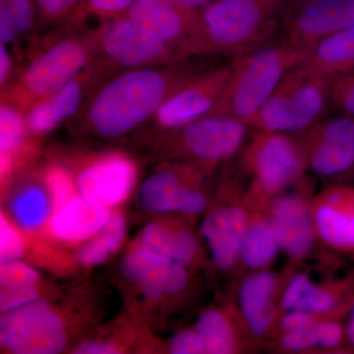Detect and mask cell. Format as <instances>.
Masks as SVG:
<instances>
[{
    "mask_svg": "<svg viewBox=\"0 0 354 354\" xmlns=\"http://www.w3.org/2000/svg\"><path fill=\"white\" fill-rule=\"evenodd\" d=\"M311 211L318 239L354 254V188L329 186L311 201Z\"/></svg>",
    "mask_w": 354,
    "mask_h": 354,
    "instance_id": "obj_19",
    "label": "cell"
},
{
    "mask_svg": "<svg viewBox=\"0 0 354 354\" xmlns=\"http://www.w3.org/2000/svg\"><path fill=\"white\" fill-rule=\"evenodd\" d=\"M315 330L320 348H335L344 341V330L337 319H320L316 324Z\"/></svg>",
    "mask_w": 354,
    "mask_h": 354,
    "instance_id": "obj_39",
    "label": "cell"
},
{
    "mask_svg": "<svg viewBox=\"0 0 354 354\" xmlns=\"http://www.w3.org/2000/svg\"><path fill=\"white\" fill-rule=\"evenodd\" d=\"M186 267L146 249L138 248L123 259L121 272L151 299L181 292L188 285Z\"/></svg>",
    "mask_w": 354,
    "mask_h": 354,
    "instance_id": "obj_21",
    "label": "cell"
},
{
    "mask_svg": "<svg viewBox=\"0 0 354 354\" xmlns=\"http://www.w3.org/2000/svg\"><path fill=\"white\" fill-rule=\"evenodd\" d=\"M0 9L10 17L21 37L31 32L39 24L35 0H0Z\"/></svg>",
    "mask_w": 354,
    "mask_h": 354,
    "instance_id": "obj_34",
    "label": "cell"
},
{
    "mask_svg": "<svg viewBox=\"0 0 354 354\" xmlns=\"http://www.w3.org/2000/svg\"><path fill=\"white\" fill-rule=\"evenodd\" d=\"M281 297V279L274 272L259 270L242 279L239 292L241 317L253 339L264 337L274 327Z\"/></svg>",
    "mask_w": 354,
    "mask_h": 354,
    "instance_id": "obj_20",
    "label": "cell"
},
{
    "mask_svg": "<svg viewBox=\"0 0 354 354\" xmlns=\"http://www.w3.org/2000/svg\"><path fill=\"white\" fill-rule=\"evenodd\" d=\"M44 183L48 188L53 209L64 207L75 194V181L68 169L60 165H50L44 174Z\"/></svg>",
    "mask_w": 354,
    "mask_h": 354,
    "instance_id": "obj_31",
    "label": "cell"
},
{
    "mask_svg": "<svg viewBox=\"0 0 354 354\" xmlns=\"http://www.w3.org/2000/svg\"><path fill=\"white\" fill-rule=\"evenodd\" d=\"M91 36L95 58L114 72L165 66L190 59L178 46L153 37L134 24L127 15L102 20Z\"/></svg>",
    "mask_w": 354,
    "mask_h": 354,
    "instance_id": "obj_7",
    "label": "cell"
},
{
    "mask_svg": "<svg viewBox=\"0 0 354 354\" xmlns=\"http://www.w3.org/2000/svg\"><path fill=\"white\" fill-rule=\"evenodd\" d=\"M244 196L241 201L215 207L203 220V237L214 265L220 271H232L241 262L242 243L251 215V203L248 196L245 201L242 200Z\"/></svg>",
    "mask_w": 354,
    "mask_h": 354,
    "instance_id": "obj_18",
    "label": "cell"
},
{
    "mask_svg": "<svg viewBox=\"0 0 354 354\" xmlns=\"http://www.w3.org/2000/svg\"><path fill=\"white\" fill-rule=\"evenodd\" d=\"M140 248L164 256L184 267L194 262L199 250L196 237L191 232L160 223H150L144 228Z\"/></svg>",
    "mask_w": 354,
    "mask_h": 354,
    "instance_id": "obj_27",
    "label": "cell"
},
{
    "mask_svg": "<svg viewBox=\"0 0 354 354\" xmlns=\"http://www.w3.org/2000/svg\"><path fill=\"white\" fill-rule=\"evenodd\" d=\"M135 0H84L75 17L67 27L78 28L88 17L113 19L127 15Z\"/></svg>",
    "mask_w": 354,
    "mask_h": 354,
    "instance_id": "obj_32",
    "label": "cell"
},
{
    "mask_svg": "<svg viewBox=\"0 0 354 354\" xmlns=\"http://www.w3.org/2000/svg\"><path fill=\"white\" fill-rule=\"evenodd\" d=\"M48 195L41 186L27 184L21 188L12 202V214L16 221L25 230L41 227L50 213Z\"/></svg>",
    "mask_w": 354,
    "mask_h": 354,
    "instance_id": "obj_30",
    "label": "cell"
},
{
    "mask_svg": "<svg viewBox=\"0 0 354 354\" xmlns=\"http://www.w3.org/2000/svg\"><path fill=\"white\" fill-rule=\"evenodd\" d=\"M138 177V167L131 158L109 153L84 165L76 178L81 196L109 208L127 199Z\"/></svg>",
    "mask_w": 354,
    "mask_h": 354,
    "instance_id": "obj_16",
    "label": "cell"
},
{
    "mask_svg": "<svg viewBox=\"0 0 354 354\" xmlns=\"http://www.w3.org/2000/svg\"><path fill=\"white\" fill-rule=\"evenodd\" d=\"M201 72L189 59L116 72L94 88L79 114L97 136H124L152 120L169 97Z\"/></svg>",
    "mask_w": 354,
    "mask_h": 354,
    "instance_id": "obj_1",
    "label": "cell"
},
{
    "mask_svg": "<svg viewBox=\"0 0 354 354\" xmlns=\"http://www.w3.org/2000/svg\"><path fill=\"white\" fill-rule=\"evenodd\" d=\"M25 250L22 235L9 223L3 214L0 216V261L1 263L17 261Z\"/></svg>",
    "mask_w": 354,
    "mask_h": 354,
    "instance_id": "obj_37",
    "label": "cell"
},
{
    "mask_svg": "<svg viewBox=\"0 0 354 354\" xmlns=\"http://www.w3.org/2000/svg\"><path fill=\"white\" fill-rule=\"evenodd\" d=\"M38 297V290L35 286L27 288H1L0 297V310L2 313L12 311L35 301Z\"/></svg>",
    "mask_w": 354,
    "mask_h": 354,
    "instance_id": "obj_40",
    "label": "cell"
},
{
    "mask_svg": "<svg viewBox=\"0 0 354 354\" xmlns=\"http://www.w3.org/2000/svg\"><path fill=\"white\" fill-rule=\"evenodd\" d=\"M316 324L310 327L286 330V332L277 334L281 348L291 351V353H305V351L319 348L318 337H317L315 330Z\"/></svg>",
    "mask_w": 354,
    "mask_h": 354,
    "instance_id": "obj_38",
    "label": "cell"
},
{
    "mask_svg": "<svg viewBox=\"0 0 354 354\" xmlns=\"http://www.w3.org/2000/svg\"><path fill=\"white\" fill-rule=\"evenodd\" d=\"M127 16L155 38L178 46L189 57H198L199 10L174 0H135Z\"/></svg>",
    "mask_w": 354,
    "mask_h": 354,
    "instance_id": "obj_13",
    "label": "cell"
},
{
    "mask_svg": "<svg viewBox=\"0 0 354 354\" xmlns=\"http://www.w3.org/2000/svg\"><path fill=\"white\" fill-rule=\"evenodd\" d=\"M346 334L349 346L354 349V297L351 304V314H349Z\"/></svg>",
    "mask_w": 354,
    "mask_h": 354,
    "instance_id": "obj_44",
    "label": "cell"
},
{
    "mask_svg": "<svg viewBox=\"0 0 354 354\" xmlns=\"http://www.w3.org/2000/svg\"><path fill=\"white\" fill-rule=\"evenodd\" d=\"M16 67L15 58L12 53L8 50V46L0 43V88L6 90L15 80L18 73Z\"/></svg>",
    "mask_w": 354,
    "mask_h": 354,
    "instance_id": "obj_42",
    "label": "cell"
},
{
    "mask_svg": "<svg viewBox=\"0 0 354 354\" xmlns=\"http://www.w3.org/2000/svg\"><path fill=\"white\" fill-rule=\"evenodd\" d=\"M297 1V0H286V2H295Z\"/></svg>",
    "mask_w": 354,
    "mask_h": 354,
    "instance_id": "obj_46",
    "label": "cell"
},
{
    "mask_svg": "<svg viewBox=\"0 0 354 354\" xmlns=\"http://www.w3.org/2000/svg\"><path fill=\"white\" fill-rule=\"evenodd\" d=\"M329 84L327 79L298 65L286 74L248 127L261 132H306L325 118L330 106Z\"/></svg>",
    "mask_w": 354,
    "mask_h": 354,
    "instance_id": "obj_5",
    "label": "cell"
},
{
    "mask_svg": "<svg viewBox=\"0 0 354 354\" xmlns=\"http://www.w3.org/2000/svg\"><path fill=\"white\" fill-rule=\"evenodd\" d=\"M266 211L281 250L295 263L309 256L318 236L311 201L304 193H283L268 203Z\"/></svg>",
    "mask_w": 354,
    "mask_h": 354,
    "instance_id": "obj_17",
    "label": "cell"
},
{
    "mask_svg": "<svg viewBox=\"0 0 354 354\" xmlns=\"http://www.w3.org/2000/svg\"><path fill=\"white\" fill-rule=\"evenodd\" d=\"M77 354H116L120 353V348L108 342L91 341L79 344L73 351Z\"/></svg>",
    "mask_w": 354,
    "mask_h": 354,
    "instance_id": "obj_43",
    "label": "cell"
},
{
    "mask_svg": "<svg viewBox=\"0 0 354 354\" xmlns=\"http://www.w3.org/2000/svg\"><path fill=\"white\" fill-rule=\"evenodd\" d=\"M127 232V221L122 216H111L97 234L78 251L79 262L92 267L102 264L120 248Z\"/></svg>",
    "mask_w": 354,
    "mask_h": 354,
    "instance_id": "obj_29",
    "label": "cell"
},
{
    "mask_svg": "<svg viewBox=\"0 0 354 354\" xmlns=\"http://www.w3.org/2000/svg\"><path fill=\"white\" fill-rule=\"evenodd\" d=\"M308 53L283 41L234 58L223 94L209 115L227 116L248 125L286 74Z\"/></svg>",
    "mask_w": 354,
    "mask_h": 354,
    "instance_id": "obj_3",
    "label": "cell"
},
{
    "mask_svg": "<svg viewBox=\"0 0 354 354\" xmlns=\"http://www.w3.org/2000/svg\"><path fill=\"white\" fill-rule=\"evenodd\" d=\"M286 0H213L199 10L197 55L242 57L276 32Z\"/></svg>",
    "mask_w": 354,
    "mask_h": 354,
    "instance_id": "obj_2",
    "label": "cell"
},
{
    "mask_svg": "<svg viewBox=\"0 0 354 354\" xmlns=\"http://www.w3.org/2000/svg\"><path fill=\"white\" fill-rule=\"evenodd\" d=\"M241 165L252 178L249 199L265 206L299 183L308 169L300 137L274 132L256 131L242 151Z\"/></svg>",
    "mask_w": 354,
    "mask_h": 354,
    "instance_id": "obj_6",
    "label": "cell"
},
{
    "mask_svg": "<svg viewBox=\"0 0 354 354\" xmlns=\"http://www.w3.org/2000/svg\"><path fill=\"white\" fill-rule=\"evenodd\" d=\"M300 66L329 81L354 71V27L317 44Z\"/></svg>",
    "mask_w": 354,
    "mask_h": 354,
    "instance_id": "obj_24",
    "label": "cell"
},
{
    "mask_svg": "<svg viewBox=\"0 0 354 354\" xmlns=\"http://www.w3.org/2000/svg\"><path fill=\"white\" fill-rule=\"evenodd\" d=\"M95 50L90 31L69 32L48 39L34 51L29 64L1 91V100L22 111L53 95L94 62Z\"/></svg>",
    "mask_w": 354,
    "mask_h": 354,
    "instance_id": "obj_4",
    "label": "cell"
},
{
    "mask_svg": "<svg viewBox=\"0 0 354 354\" xmlns=\"http://www.w3.org/2000/svg\"><path fill=\"white\" fill-rule=\"evenodd\" d=\"M230 66L203 71L165 102L153 118L160 130L176 129L208 116L223 94Z\"/></svg>",
    "mask_w": 354,
    "mask_h": 354,
    "instance_id": "obj_14",
    "label": "cell"
},
{
    "mask_svg": "<svg viewBox=\"0 0 354 354\" xmlns=\"http://www.w3.org/2000/svg\"><path fill=\"white\" fill-rule=\"evenodd\" d=\"M169 348L174 354L206 353L204 342L195 329L184 330L172 337Z\"/></svg>",
    "mask_w": 354,
    "mask_h": 354,
    "instance_id": "obj_41",
    "label": "cell"
},
{
    "mask_svg": "<svg viewBox=\"0 0 354 354\" xmlns=\"http://www.w3.org/2000/svg\"><path fill=\"white\" fill-rule=\"evenodd\" d=\"M301 135L307 164L314 174L339 176L353 167L354 118H323Z\"/></svg>",
    "mask_w": 354,
    "mask_h": 354,
    "instance_id": "obj_15",
    "label": "cell"
},
{
    "mask_svg": "<svg viewBox=\"0 0 354 354\" xmlns=\"http://www.w3.org/2000/svg\"><path fill=\"white\" fill-rule=\"evenodd\" d=\"M286 44L309 53L335 32L354 27V0L286 2L281 13Z\"/></svg>",
    "mask_w": 354,
    "mask_h": 354,
    "instance_id": "obj_10",
    "label": "cell"
},
{
    "mask_svg": "<svg viewBox=\"0 0 354 354\" xmlns=\"http://www.w3.org/2000/svg\"><path fill=\"white\" fill-rule=\"evenodd\" d=\"M0 342L11 353H58L66 346V327L50 305L35 300L4 313Z\"/></svg>",
    "mask_w": 354,
    "mask_h": 354,
    "instance_id": "obj_9",
    "label": "cell"
},
{
    "mask_svg": "<svg viewBox=\"0 0 354 354\" xmlns=\"http://www.w3.org/2000/svg\"><path fill=\"white\" fill-rule=\"evenodd\" d=\"M39 281L38 272L24 263L11 261L1 263L0 283L1 288H27Z\"/></svg>",
    "mask_w": 354,
    "mask_h": 354,
    "instance_id": "obj_36",
    "label": "cell"
},
{
    "mask_svg": "<svg viewBox=\"0 0 354 354\" xmlns=\"http://www.w3.org/2000/svg\"><path fill=\"white\" fill-rule=\"evenodd\" d=\"M111 218L108 208L76 195L64 207L55 211L50 230L55 239L74 243L92 239Z\"/></svg>",
    "mask_w": 354,
    "mask_h": 354,
    "instance_id": "obj_23",
    "label": "cell"
},
{
    "mask_svg": "<svg viewBox=\"0 0 354 354\" xmlns=\"http://www.w3.org/2000/svg\"><path fill=\"white\" fill-rule=\"evenodd\" d=\"M250 203V220L242 243L241 262L252 271H259L267 269L276 260L281 248L272 232L266 206Z\"/></svg>",
    "mask_w": 354,
    "mask_h": 354,
    "instance_id": "obj_25",
    "label": "cell"
},
{
    "mask_svg": "<svg viewBox=\"0 0 354 354\" xmlns=\"http://www.w3.org/2000/svg\"><path fill=\"white\" fill-rule=\"evenodd\" d=\"M329 93L330 106L342 115L354 118V71L332 79Z\"/></svg>",
    "mask_w": 354,
    "mask_h": 354,
    "instance_id": "obj_35",
    "label": "cell"
},
{
    "mask_svg": "<svg viewBox=\"0 0 354 354\" xmlns=\"http://www.w3.org/2000/svg\"><path fill=\"white\" fill-rule=\"evenodd\" d=\"M177 3L181 6L188 7V8L200 10L203 7L208 6L213 0H174Z\"/></svg>",
    "mask_w": 354,
    "mask_h": 354,
    "instance_id": "obj_45",
    "label": "cell"
},
{
    "mask_svg": "<svg viewBox=\"0 0 354 354\" xmlns=\"http://www.w3.org/2000/svg\"><path fill=\"white\" fill-rule=\"evenodd\" d=\"M211 167L192 162L156 171L142 185V204L155 213H202L207 208V198L195 184Z\"/></svg>",
    "mask_w": 354,
    "mask_h": 354,
    "instance_id": "obj_11",
    "label": "cell"
},
{
    "mask_svg": "<svg viewBox=\"0 0 354 354\" xmlns=\"http://www.w3.org/2000/svg\"><path fill=\"white\" fill-rule=\"evenodd\" d=\"M195 330L204 342L206 353L230 354L241 353L246 346L245 325L239 326L236 320L225 311L209 309L198 319Z\"/></svg>",
    "mask_w": 354,
    "mask_h": 354,
    "instance_id": "obj_26",
    "label": "cell"
},
{
    "mask_svg": "<svg viewBox=\"0 0 354 354\" xmlns=\"http://www.w3.org/2000/svg\"><path fill=\"white\" fill-rule=\"evenodd\" d=\"M249 129L246 123L234 118L208 115L162 133L169 155L214 167L241 150Z\"/></svg>",
    "mask_w": 354,
    "mask_h": 354,
    "instance_id": "obj_8",
    "label": "cell"
},
{
    "mask_svg": "<svg viewBox=\"0 0 354 354\" xmlns=\"http://www.w3.org/2000/svg\"><path fill=\"white\" fill-rule=\"evenodd\" d=\"M84 0H35L39 24L69 26Z\"/></svg>",
    "mask_w": 354,
    "mask_h": 354,
    "instance_id": "obj_33",
    "label": "cell"
},
{
    "mask_svg": "<svg viewBox=\"0 0 354 354\" xmlns=\"http://www.w3.org/2000/svg\"><path fill=\"white\" fill-rule=\"evenodd\" d=\"M28 134L25 111L12 102L1 100L0 104V158H6L17 165V158L24 150Z\"/></svg>",
    "mask_w": 354,
    "mask_h": 354,
    "instance_id": "obj_28",
    "label": "cell"
},
{
    "mask_svg": "<svg viewBox=\"0 0 354 354\" xmlns=\"http://www.w3.org/2000/svg\"><path fill=\"white\" fill-rule=\"evenodd\" d=\"M113 73L108 65L95 58L73 80L53 95L35 102L25 111L30 134H50L65 121L79 114L94 88Z\"/></svg>",
    "mask_w": 354,
    "mask_h": 354,
    "instance_id": "obj_12",
    "label": "cell"
},
{
    "mask_svg": "<svg viewBox=\"0 0 354 354\" xmlns=\"http://www.w3.org/2000/svg\"><path fill=\"white\" fill-rule=\"evenodd\" d=\"M346 285H321L312 281L305 272H297L288 279L283 288L279 315L288 311H304L320 318H337L348 304L349 293Z\"/></svg>",
    "mask_w": 354,
    "mask_h": 354,
    "instance_id": "obj_22",
    "label": "cell"
}]
</instances>
